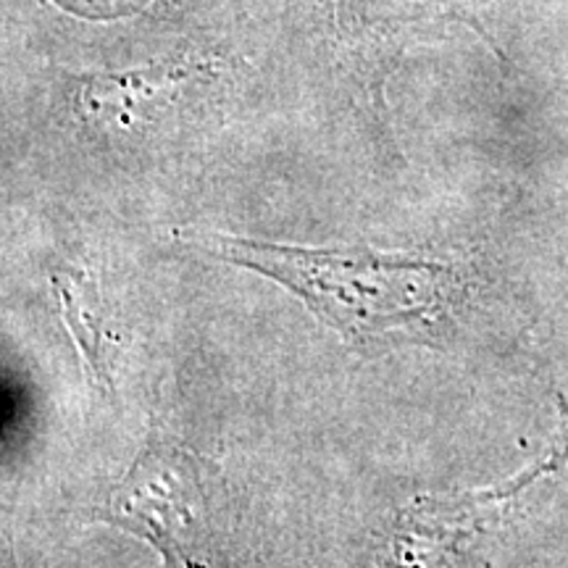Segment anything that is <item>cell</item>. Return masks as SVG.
Instances as JSON below:
<instances>
[{
  "label": "cell",
  "mask_w": 568,
  "mask_h": 568,
  "mask_svg": "<svg viewBox=\"0 0 568 568\" xmlns=\"http://www.w3.org/2000/svg\"><path fill=\"white\" fill-rule=\"evenodd\" d=\"M193 251L243 266L301 297L347 343L374 351L395 339L426 337L443 316L450 266L374 247H303L195 232Z\"/></svg>",
  "instance_id": "obj_1"
},
{
  "label": "cell",
  "mask_w": 568,
  "mask_h": 568,
  "mask_svg": "<svg viewBox=\"0 0 568 568\" xmlns=\"http://www.w3.org/2000/svg\"><path fill=\"white\" fill-rule=\"evenodd\" d=\"M103 518L145 539L166 568H226L211 481L184 447L148 445L113 487Z\"/></svg>",
  "instance_id": "obj_2"
},
{
  "label": "cell",
  "mask_w": 568,
  "mask_h": 568,
  "mask_svg": "<svg viewBox=\"0 0 568 568\" xmlns=\"http://www.w3.org/2000/svg\"><path fill=\"white\" fill-rule=\"evenodd\" d=\"M51 284L59 295L61 318L82 355L92 387L109 393V347H105V316L98 282L82 268L61 266L51 274Z\"/></svg>",
  "instance_id": "obj_3"
},
{
  "label": "cell",
  "mask_w": 568,
  "mask_h": 568,
  "mask_svg": "<svg viewBox=\"0 0 568 568\" xmlns=\"http://www.w3.org/2000/svg\"><path fill=\"white\" fill-rule=\"evenodd\" d=\"M337 3L339 17L345 19L343 24L347 30L361 34L429 19H456L485 34L477 19H474L471 9H468V0H337Z\"/></svg>",
  "instance_id": "obj_4"
},
{
  "label": "cell",
  "mask_w": 568,
  "mask_h": 568,
  "mask_svg": "<svg viewBox=\"0 0 568 568\" xmlns=\"http://www.w3.org/2000/svg\"><path fill=\"white\" fill-rule=\"evenodd\" d=\"M447 550L450 545L432 518L410 506L397 516L376 552V568H447Z\"/></svg>",
  "instance_id": "obj_5"
}]
</instances>
